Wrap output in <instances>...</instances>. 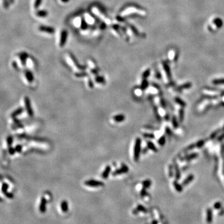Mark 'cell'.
Segmentation results:
<instances>
[{
  "label": "cell",
  "mask_w": 224,
  "mask_h": 224,
  "mask_svg": "<svg viewBox=\"0 0 224 224\" xmlns=\"http://www.w3.org/2000/svg\"><path fill=\"white\" fill-rule=\"evenodd\" d=\"M88 75V74L86 72H77L75 74V76L76 77H87Z\"/></svg>",
  "instance_id": "obj_26"
},
{
  "label": "cell",
  "mask_w": 224,
  "mask_h": 224,
  "mask_svg": "<svg viewBox=\"0 0 224 224\" xmlns=\"http://www.w3.org/2000/svg\"><path fill=\"white\" fill-rule=\"evenodd\" d=\"M141 145V140L140 138H138L135 141L134 147V160L135 161H138L139 160V156H140Z\"/></svg>",
  "instance_id": "obj_3"
},
{
  "label": "cell",
  "mask_w": 224,
  "mask_h": 224,
  "mask_svg": "<svg viewBox=\"0 0 224 224\" xmlns=\"http://www.w3.org/2000/svg\"><path fill=\"white\" fill-rule=\"evenodd\" d=\"M13 138L11 136H8V137L6 138V143H7V144H8V147L11 146L12 144H13Z\"/></svg>",
  "instance_id": "obj_27"
},
{
  "label": "cell",
  "mask_w": 224,
  "mask_h": 224,
  "mask_svg": "<svg viewBox=\"0 0 224 224\" xmlns=\"http://www.w3.org/2000/svg\"><path fill=\"white\" fill-rule=\"evenodd\" d=\"M184 114V110H183V109H181V110L179 111V120H180L181 122H182V121H183Z\"/></svg>",
  "instance_id": "obj_32"
},
{
  "label": "cell",
  "mask_w": 224,
  "mask_h": 224,
  "mask_svg": "<svg viewBox=\"0 0 224 224\" xmlns=\"http://www.w3.org/2000/svg\"><path fill=\"white\" fill-rule=\"evenodd\" d=\"M220 131V130H217V131H214V132L212 134L211 136H210V139H213V138H214L218 134H219V133Z\"/></svg>",
  "instance_id": "obj_41"
},
{
  "label": "cell",
  "mask_w": 224,
  "mask_h": 224,
  "mask_svg": "<svg viewBox=\"0 0 224 224\" xmlns=\"http://www.w3.org/2000/svg\"><path fill=\"white\" fill-rule=\"evenodd\" d=\"M12 65H13V68L15 69H17V67H18V65H17V63L16 61H13V62H12Z\"/></svg>",
  "instance_id": "obj_48"
},
{
  "label": "cell",
  "mask_w": 224,
  "mask_h": 224,
  "mask_svg": "<svg viewBox=\"0 0 224 224\" xmlns=\"http://www.w3.org/2000/svg\"><path fill=\"white\" fill-rule=\"evenodd\" d=\"M19 59L21 62V64H22V66H25L26 64H27V59L29 58L28 54L27 52H22L19 53Z\"/></svg>",
  "instance_id": "obj_11"
},
{
  "label": "cell",
  "mask_w": 224,
  "mask_h": 224,
  "mask_svg": "<svg viewBox=\"0 0 224 224\" xmlns=\"http://www.w3.org/2000/svg\"><path fill=\"white\" fill-rule=\"evenodd\" d=\"M113 119L115 122H117V123H120V122H123L125 120V116L122 115V114H120V115L114 116L113 117Z\"/></svg>",
  "instance_id": "obj_16"
},
{
  "label": "cell",
  "mask_w": 224,
  "mask_h": 224,
  "mask_svg": "<svg viewBox=\"0 0 224 224\" xmlns=\"http://www.w3.org/2000/svg\"><path fill=\"white\" fill-rule=\"evenodd\" d=\"M175 169H176V179L180 178V177H181L180 171H179V169L178 166H177V165L176 164H175Z\"/></svg>",
  "instance_id": "obj_30"
},
{
  "label": "cell",
  "mask_w": 224,
  "mask_h": 224,
  "mask_svg": "<svg viewBox=\"0 0 224 224\" xmlns=\"http://www.w3.org/2000/svg\"><path fill=\"white\" fill-rule=\"evenodd\" d=\"M62 3H66L67 2L69 1V0H60Z\"/></svg>",
  "instance_id": "obj_52"
},
{
  "label": "cell",
  "mask_w": 224,
  "mask_h": 224,
  "mask_svg": "<svg viewBox=\"0 0 224 224\" xmlns=\"http://www.w3.org/2000/svg\"><path fill=\"white\" fill-rule=\"evenodd\" d=\"M95 81L96 83H98V84H104V83H105V80L104 77H102V76H96L95 79Z\"/></svg>",
  "instance_id": "obj_20"
},
{
  "label": "cell",
  "mask_w": 224,
  "mask_h": 224,
  "mask_svg": "<svg viewBox=\"0 0 224 224\" xmlns=\"http://www.w3.org/2000/svg\"><path fill=\"white\" fill-rule=\"evenodd\" d=\"M191 87V84H185V85H182L181 87H180L179 88V89H182V88H189V87Z\"/></svg>",
  "instance_id": "obj_45"
},
{
  "label": "cell",
  "mask_w": 224,
  "mask_h": 224,
  "mask_svg": "<svg viewBox=\"0 0 224 224\" xmlns=\"http://www.w3.org/2000/svg\"><path fill=\"white\" fill-rule=\"evenodd\" d=\"M61 208L62 210L64 212H67L69 210V205H68V202H67L66 200H63L62 202H61Z\"/></svg>",
  "instance_id": "obj_19"
},
{
  "label": "cell",
  "mask_w": 224,
  "mask_h": 224,
  "mask_svg": "<svg viewBox=\"0 0 224 224\" xmlns=\"http://www.w3.org/2000/svg\"><path fill=\"white\" fill-rule=\"evenodd\" d=\"M222 131H224V127H223L222 129Z\"/></svg>",
  "instance_id": "obj_56"
},
{
  "label": "cell",
  "mask_w": 224,
  "mask_h": 224,
  "mask_svg": "<svg viewBox=\"0 0 224 224\" xmlns=\"http://www.w3.org/2000/svg\"><path fill=\"white\" fill-rule=\"evenodd\" d=\"M24 75H25V77L27 79V80L28 81L29 83H31V82H33L34 80V76L33 74H32V73L29 70H26L24 73Z\"/></svg>",
  "instance_id": "obj_15"
},
{
  "label": "cell",
  "mask_w": 224,
  "mask_h": 224,
  "mask_svg": "<svg viewBox=\"0 0 224 224\" xmlns=\"http://www.w3.org/2000/svg\"><path fill=\"white\" fill-rule=\"evenodd\" d=\"M23 111H24L23 108H22V107L18 108L16 109V110H14V112L11 113V118H16L17 116H19V115H21V114L22 113V112H23Z\"/></svg>",
  "instance_id": "obj_14"
},
{
  "label": "cell",
  "mask_w": 224,
  "mask_h": 224,
  "mask_svg": "<svg viewBox=\"0 0 224 224\" xmlns=\"http://www.w3.org/2000/svg\"><path fill=\"white\" fill-rule=\"evenodd\" d=\"M10 2L11 4H13L14 3V0H10Z\"/></svg>",
  "instance_id": "obj_55"
},
{
  "label": "cell",
  "mask_w": 224,
  "mask_h": 224,
  "mask_svg": "<svg viewBox=\"0 0 224 224\" xmlns=\"http://www.w3.org/2000/svg\"><path fill=\"white\" fill-rule=\"evenodd\" d=\"M197 156H198V155H197V153H193V154H191V155H187L186 156L185 158H184V160H192L194 158H197Z\"/></svg>",
  "instance_id": "obj_23"
},
{
  "label": "cell",
  "mask_w": 224,
  "mask_h": 224,
  "mask_svg": "<svg viewBox=\"0 0 224 224\" xmlns=\"http://www.w3.org/2000/svg\"><path fill=\"white\" fill-rule=\"evenodd\" d=\"M8 152H9V153H10L11 155H14V154H15V153L16 152V149H15V148H13L12 146H10V147H9Z\"/></svg>",
  "instance_id": "obj_34"
},
{
  "label": "cell",
  "mask_w": 224,
  "mask_h": 224,
  "mask_svg": "<svg viewBox=\"0 0 224 224\" xmlns=\"http://www.w3.org/2000/svg\"><path fill=\"white\" fill-rule=\"evenodd\" d=\"M172 124L174 128H177L178 126V123H177V120L176 117H173L172 118Z\"/></svg>",
  "instance_id": "obj_36"
},
{
  "label": "cell",
  "mask_w": 224,
  "mask_h": 224,
  "mask_svg": "<svg viewBox=\"0 0 224 224\" xmlns=\"http://www.w3.org/2000/svg\"><path fill=\"white\" fill-rule=\"evenodd\" d=\"M133 13H134V14L138 13V14L144 15V14H145V12L136 6H128L121 12V16H128V15L133 14Z\"/></svg>",
  "instance_id": "obj_2"
},
{
  "label": "cell",
  "mask_w": 224,
  "mask_h": 224,
  "mask_svg": "<svg viewBox=\"0 0 224 224\" xmlns=\"http://www.w3.org/2000/svg\"><path fill=\"white\" fill-rule=\"evenodd\" d=\"M82 21V18H81L80 17H75V18L73 20V24H74V26L75 27H80Z\"/></svg>",
  "instance_id": "obj_17"
},
{
  "label": "cell",
  "mask_w": 224,
  "mask_h": 224,
  "mask_svg": "<svg viewBox=\"0 0 224 224\" xmlns=\"http://www.w3.org/2000/svg\"><path fill=\"white\" fill-rule=\"evenodd\" d=\"M169 129H169V128H166V132L167 133V134H169V133H171V131L170 130H169Z\"/></svg>",
  "instance_id": "obj_53"
},
{
  "label": "cell",
  "mask_w": 224,
  "mask_h": 224,
  "mask_svg": "<svg viewBox=\"0 0 224 224\" xmlns=\"http://www.w3.org/2000/svg\"><path fill=\"white\" fill-rule=\"evenodd\" d=\"M110 172H111V167H110V166L108 165V166H106L104 171H103L102 172L101 176H102L103 178V179L108 178V177L109 175H110Z\"/></svg>",
  "instance_id": "obj_13"
},
{
  "label": "cell",
  "mask_w": 224,
  "mask_h": 224,
  "mask_svg": "<svg viewBox=\"0 0 224 224\" xmlns=\"http://www.w3.org/2000/svg\"><path fill=\"white\" fill-rule=\"evenodd\" d=\"M42 2H43V0H35L34 3V7L35 9H37L41 6Z\"/></svg>",
  "instance_id": "obj_28"
},
{
  "label": "cell",
  "mask_w": 224,
  "mask_h": 224,
  "mask_svg": "<svg viewBox=\"0 0 224 224\" xmlns=\"http://www.w3.org/2000/svg\"><path fill=\"white\" fill-rule=\"evenodd\" d=\"M88 87H90V88H93V87H94V85H93V82H92V80H91V79H89V80H88Z\"/></svg>",
  "instance_id": "obj_46"
},
{
  "label": "cell",
  "mask_w": 224,
  "mask_h": 224,
  "mask_svg": "<svg viewBox=\"0 0 224 224\" xmlns=\"http://www.w3.org/2000/svg\"><path fill=\"white\" fill-rule=\"evenodd\" d=\"M8 187H9V186L7 183H3V185H2V188H1V191L3 192V193L4 194H6V193L8 192Z\"/></svg>",
  "instance_id": "obj_25"
},
{
  "label": "cell",
  "mask_w": 224,
  "mask_h": 224,
  "mask_svg": "<svg viewBox=\"0 0 224 224\" xmlns=\"http://www.w3.org/2000/svg\"><path fill=\"white\" fill-rule=\"evenodd\" d=\"M67 60H68L69 62L71 64H72V65H74V67H75L77 69H80V70H84V68H85V67L82 66L80 65H79V64L78 63L77 60L75 59V57L72 54L70 53H69L68 54H67Z\"/></svg>",
  "instance_id": "obj_4"
},
{
  "label": "cell",
  "mask_w": 224,
  "mask_h": 224,
  "mask_svg": "<svg viewBox=\"0 0 224 224\" xmlns=\"http://www.w3.org/2000/svg\"><path fill=\"white\" fill-rule=\"evenodd\" d=\"M169 174H170V176H172V167H171V166L169 167Z\"/></svg>",
  "instance_id": "obj_51"
},
{
  "label": "cell",
  "mask_w": 224,
  "mask_h": 224,
  "mask_svg": "<svg viewBox=\"0 0 224 224\" xmlns=\"http://www.w3.org/2000/svg\"><path fill=\"white\" fill-rule=\"evenodd\" d=\"M148 83L146 80V79H144L143 81L142 82V84H141V88H142L143 90L144 89H145L147 87H148Z\"/></svg>",
  "instance_id": "obj_31"
},
{
  "label": "cell",
  "mask_w": 224,
  "mask_h": 224,
  "mask_svg": "<svg viewBox=\"0 0 224 224\" xmlns=\"http://www.w3.org/2000/svg\"><path fill=\"white\" fill-rule=\"evenodd\" d=\"M195 146H196V144H192V145L189 146H188L187 148H186V151H189V150L192 149L194 148Z\"/></svg>",
  "instance_id": "obj_49"
},
{
  "label": "cell",
  "mask_w": 224,
  "mask_h": 224,
  "mask_svg": "<svg viewBox=\"0 0 224 224\" xmlns=\"http://www.w3.org/2000/svg\"><path fill=\"white\" fill-rule=\"evenodd\" d=\"M161 103H162V105H163V107H166V106H165V102L164 103V101H163V100L161 101Z\"/></svg>",
  "instance_id": "obj_54"
},
{
  "label": "cell",
  "mask_w": 224,
  "mask_h": 224,
  "mask_svg": "<svg viewBox=\"0 0 224 224\" xmlns=\"http://www.w3.org/2000/svg\"><path fill=\"white\" fill-rule=\"evenodd\" d=\"M68 37V32L65 29L62 31L60 32V39H59V47L63 48L67 43V40Z\"/></svg>",
  "instance_id": "obj_5"
},
{
  "label": "cell",
  "mask_w": 224,
  "mask_h": 224,
  "mask_svg": "<svg viewBox=\"0 0 224 224\" xmlns=\"http://www.w3.org/2000/svg\"><path fill=\"white\" fill-rule=\"evenodd\" d=\"M213 84L218 85V84H224V79H217L215 80H213Z\"/></svg>",
  "instance_id": "obj_35"
},
{
  "label": "cell",
  "mask_w": 224,
  "mask_h": 224,
  "mask_svg": "<svg viewBox=\"0 0 224 224\" xmlns=\"http://www.w3.org/2000/svg\"><path fill=\"white\" fill-rule=\"evenodd\" d=\"M84 19H85V21L88 23V25H89V24H90V25H93V24H95V23L97 22V21L96 20V18L95 17V16L88 13H85V14Z\"/></svg>",
  "instance_id": "obj_8"
},
{
  "label": "cell",
  "mask_w": 224,
  "mask_h": 224,
  "mask_svg": "<svg viewBox=\"0 0 224 224\" xmlns=\"http://www.w3.org/2000/svg\"><path fill=\"white\" fill-rule=\"evenodd\" d=\"M204 141L201 140V141H199V142L196 144V146H197L198 148H201V147L204 145Z\"/></svg>",
  "instance_id": "obj_44"
},
{
  "label": "cell",
  "mask_w": 224,
  "mask_h": 224,
  "mask_svg": "<svg viewBox=\"0 0 224 224\" xmlns=\"http://www.w3.org/2000/svg\"><path fill=\"white\" fill-rule=\"evenodd\" d=\"M193 179H194V176L192 175V174L189 176L183 182H182V185H183V186H186V185H187L189 183V182H191L193 180Z\"/></svg>",
  "instance_id": "obj_21"
},
{
  "label": "cell",
  "mask_w": 224,
  "mask_h": 224,
  "mask_svg": "<svg viewBox=\"0 0 224 224\" xmlns=\"http://www.w3.org/2000/svg\"><path fill=\"white\" fill-rule=\"evenodd\" d=\"M165 141H166L165 140V137H164V136H162V137L159 139L158 143H159V144H160V145L163 146L164 145V143H165Z\"/></svg>",
  "instance_id": "obj_37"
},
{
  "label": "cell",
  "mask_w": 224,
  "mask_h": 224,
  "mask_svg": "<svg viewBox=\"0 0 224 224\" xmlns=\"http://www.w3.org/2000/svg\"><path fill=\"white\" fill-rule=\"evenodd\" d=\"M91 11L94 15L99 17L100 19L103 21L106 24H110L112 23V21H111L110 18L99 7L93 6L91 8Z\"/></svg>",
  "instance_id": "obj_1"
},
{
  "label": "cell",
  "mask_w": 224,
  "mask_h": 224,
  "mask_svg": "<svg viewBox=\"0 0 224 224\" xmlns=\"http://www.w3.org/2000/svg\"><path fill=\"white\" fill-rule=\"evenodd\" d=\"M174 186H175V187L176 188V189L177 190V191H182L181 186L180 185L178 184L176 182H174Z\"/></svg>",
  "instance_id": "obj_40"
},
{
  "label": "cell",
  "mask_w": 224,
  "mask_h": 224,
  "mask_svg": "<svg viewBox=\"0 0 224 224\" xmlns=\"http://www.w3.org/2000/svg\"><path fill=\"white\" fill-rule=\"evenodd\" d=\"M150 184H151V181L149 180H146V181H145L143 182V186L144 187V188H146V187H149Z\"/></svg>",
  "instance_id": "obj_39"
},
{
  "label": "cell",
  "mask_w": 224,
  "mask_h": 224,
  "mask_svg": "<svg viewBox=\"0 0 224 224\" xmlns=\"http://www.w3.org/2000/svg\"><path fill=\"white\" fill-rule=\"evenodd\" d=\"M175 101H176L178 104L181 105L182 107H185V106H186V103H185L183 100H182L181 98H177H177H175Z\"/></svg>",
  "instance_id": "obj_29"
},
{
  "label": "cell",
  "mask_w": 224,
  "mask_h": 224,
  "mask_svg": "<svg viewBox=\"0 0 224 224\" xmlns=\"http://www.w3.org/2000/svg\"><path fill=\"white\" fill-rule=\"evenodd\" d=\"M84 184L85 186L88 187H100V186H104V183L101 181H96V180H88L84 182Z\"/></svg>",
  "instance_id": "obj_6"
},
{
  "label": "cell",
  "mask_w": 224,
  "mask_h": 224,
  "mask_svg": "<svg viewBox=\"0 0 224 224\" xmlns=\"http://www.w3.org/2000/svg\"><path fill=\"white\" fill-rule=\"evenodd\" d=\"M5 195L6 196V197H8V199H12V198H13V197H14L13 193L8 192H7L6 193Z\"/></svg>",
  "instance_id": "obj_42"
},
{
  "label": "cell",
  "mask_w": 224,
  "mask_h": 224,
  "mask_svg": "<svg viewBox=\"0 0 224 224\" xmlns=\"http://www.w3.org/2000/svg\"><path fill=\"white\" fill-rule=\"evenodd\" d=\"M46 205H47V200L45 197H42L39 205V210L41 212L44 213L46 211Z\"/></svg>",
  "instance_id": "obj_12"
},
{
  "label": "cell",
  "mask_w": 224,
  "mask_h": 224,
  "mask_svg": "<svg viewBox=\"0 0 224 224\" xmlns=\"http://www.w3.org/2000/svg\"><path fill=\"white\" fill-rule=\"evenodd\" d=\"M15 149H16L17 153H21V152L22 151V146L21 145H20V144L16 145V147H15Z\"/></svg>",
  "instance_id": "obj_38"
},
{
  "label": "cell",
  "mask_w": 224,
  "mask_h": 224,
  "mask_svg": "<svg viewBox=\"0 0 224 224\" xmlns=\"http://www.w3.org/2000/svg\"><path fill=\"white\" fill-rule=\"evenodd\" d=\"M148 148L150 149H151L152 151H155V152L157 151V148H156V147L155 146V144H153L152 142H151V141H148Z\"/></svg>",
  "instance_id": "obj_24"
},
{
  "label": "cell",
  "mask_w": 224,
  "mask_h": 224,
  "mask_svg": "<svg viewBox=\"0 0 224 224\" xmlns=\"http://www.w3.org/2000/svg\"><path fill=\"white\" fill-rule=\"evenodd\" d=\"M224 139V133L222 134H221V135H220V136L218 137L217 140L219 141H222Z\"/></svg>",
  "instance_id": "obj_50"
},
{
  "label": "cell",
  "mask_w": 224,
  "mask_h": 224,
  "mask_svg": "<svg viewBox=\"0 0 224 224\" xmlns=\"http://www.w3.org/2000/svg\"><path fill=\"white\" fill-rule=\"evenodd\" d=\"M36 14L37 17H46L48 16V12L46 10H39L36 13Z\"/></svg>",
  "instance_id": "obj_18"
},
{
  "label": "cell",
  "mask_w": 224,
  "mask_h": 224,
  "mask_svg": "<svg viewBox=\"0 0 224 224\" xmlns=\"http://www.w3.org/2000/svg\"><path fill=\"white\" fill-rule=\"evenodd\" d=\"M39 31L43 32H46V33L52 34L55 32V30L54 27H50V26H40L39 28Z\"/></svg>",
  "instance_id": "obj_9"
},
{
  "label": "cell",
  "mask_w": 224,
  "mask_h": 224,
  "mask_svg": "<svg viewBox=\"0 0 224 224\" xmlns=\"http://www.w3.org/2000/svg\"><path fill=\"white\" fill-rule=\"evenodd\" d=\"M88 24L87 22H86V21H85V19L82 18V23H81V26L80 28L82 30L85 31L86 29H88Z\"/></svg>",
  "instance_id": "obj_22"
},
{
  "label": "cell",
  "mask_w": 224,
  "mask_h": 224,
  "mask_svg": "<svg viewBox=\"0 0 224 224\" xmlns=\"http://www.w3.org/2000/svg\"><path fill=\"white\" fill-rule=\"evenodd\" d=\"M129 171V168L125 164H123L122 167L117 169L113 172V176H117V175H121L122 174H125L126 172H128Z\"/></svg>",
  "instance_id": "obj_10"
},
{
  "label": "cell",
  "mask_w": 224,
  "mask_h": 224,
  "mask_svg": "<svg viewBox=\"0 0 224 224\" xmlns=\"http://www.w3.org/2000/svg\"><path fill=\"white\" fill-rule=\"evenodd\" d=\"M10 0H3V5H4V8L6 9H8L9 8L10 5Z\"/></svg>",
  "instance_id": "obj_33"
},
{
  "label": "cell",
  "mask_w": 224,
  "mask_h": 224,
  "mask_svg": "<svg viewBox=\"0 0 224 224\" xmlns=\"http://www.w3.org/2000/svg\"><path fill=\"white\" fill-rule=\"evenodd\" d=\"M143 136L146 138H155V136H154L153 134H144Z\"/></svg>",
  "instance_id": "obj_47"
},
{
  "label": "cell",
  "mask_w": 224,
  "mask_h": 224,
  "mask_svg": "<svg viewBox=\"0 0 224 224\" xmlns=\"http://www.w3.org/2000/svg\"><path fill=\"white\" fill-rule=\"evenodd\" d=\"M24 103H25L26 109V111H27L29 116V117H32L34 114L33 110H32V108L30 99L27 96L24 97Z\"/></svg>",
  "instance_id": "obj_7"
},
{
  "label": "cell",
  "mask_w": 224,
  "mask_h": 224,
  "mask_svg": "<svg viewBox=\"0 0 224 224\" xmlns=\"http://www.w3.org/2000/svg\"><path fill=\"white\" fill-rule=\"evenodd\" d=\"M149 73L150 71L148 70L144 72L143 73V79H146V77H148L149 76Z\"/></svg>",
  "instance_id": "obj_43"
}]
</instances>
